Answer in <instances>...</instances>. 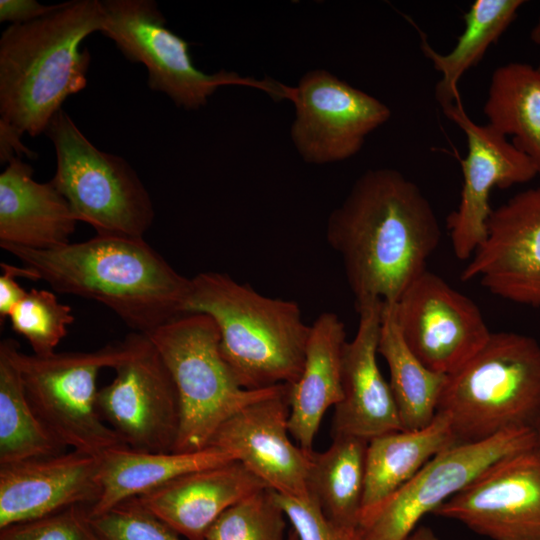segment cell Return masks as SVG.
I'll return each instance as SVG.
<instances>
[{
  "instance_id": "484cf974",
  "label": "cell",
  "mask_w": 540,
  "mask_h": 540,
  "mask_svg": "<svg viewBox=\"0 0 540 540\" xmlns=\"http://www.w3.org/2000/svg\"><path fill=\"white\" fill-rule=\"evenodd\" d=\"M487 124L533 162L540 175V72L536 67L511 62L496 68L483 106Z\"/></svg>"
},
{
  "instance_id": "60d3db41",
  "label": "cell",
  "mask_w": 540,
  "mask_h": 540,
  "mask_svg": "<svg viewBox=\"0 0 540 540\" xmlns=\"http://www.w3.org/2000/svg\"><path fill=\"white\" fill-rule=\"evenodd\" d=\"M287 540H298L295 532L293 531V529L291 527H290V530H289V535H288Z\"/></svg>"
},
{
  "instance_id": "44dd1931",
  "label": "cell",
  "mask_w": 540,
  "mask_h": 540,
  "mask_svg": "<svg viewBox=\"0 0 540 540\" xmlns=\"http://www.w3.org/2000/svg\"><path fill=\"white\" fill-rule=\"evenodd\" d=\"M33 168L11 159L0 174V245L54 249L70 243L77 220L49 181L33 179Z\"/></svg>"
},
{
  "instance_id": "ba28073f",
  "label": "cell",
  "mask_w": 540,
  "mask_h": 540,
  "mask_svg": "<svg viewBox=\"0 0 540 540\" xmlns=\"http://www.w3.org/2000/svg\"><path fill=\"white\" fill-rule=\"evenodd\" d=\"M44 133L56 151V172L50 182L76 220L92 226L96 235L143 238L155 212L131 165L94 146L62 109Z\"/></svg>"
},
{
  "instance_id": "1f68e13d",
  "label": "cell",
  "mask_w": 540,
  "mask_h": 540,
  "mask_svg": "<svg viewBox=\"0 0 540 540\" xmlns=\"http://www.w3.org/2000/svg\"><path fill=\"white\" fill-rule=\"evenodd\" d=\"M104 540H183L175 530L146 509L137 497L97 516H90Z\"/></svg>"
},
{
  "instance_id": "8d00e7d4",
  "label": "cell",
  "mask_w": 540,
  "mask_h": 540,
  "mask_svg": "<svg viewBox=\"0 0 540 540\" xmlns=\"http://www.w3.org/2000/svg\"><path fill=\"white\" fill-rule=\"evenodd\" d=\"M23 133L13 125L0 119V162L7 163L15 158L26 155L30 159L37 157V154L29 150L21 141Z\"/></svg>"
},
{
  "instance_id": "f1b7e54d",
  "label": "cell",
  "mask_w": 540,
  "mask_h": 540,
  "mask_svg": "<svg viewBox=\"0 0 540 540\" xmlns=\"http://www.w3.org/2000/svg\"><path fill=\"white\" fill-rule=\"evenodd\" d=\"M43 426L24 390L10 339L0 342V464L66 452Z\"/></svg>"
},
{
  "instance_id": "5bb4252c",
  "label": "cell",
  "mask_w": 540,
  "mask_h": 540,
  "mask_svg": "<svg viewBox=\"0 0 540 540\" xmlns=\"http://www.w3.org/2000/svg\"><path fill=\"white\" fill-rule=\"evenodd\" d=\"M433 514L490 540H540V448L499 460Z\"/></svg>"
},
{
  "instance_id": "5b68a950",
  "label": "cell",
  "mask_w": 540,
  "mask_h": 540,
  "mask_svg": "<svg viewBox=\"0 0 540 540\" xmlns=\"http://www.w3.org/2000/svg\"><path fill=\"white\" fill-rule=\"evenodd\" d=\"M437 412L448 415L457 444L533 428L540 416L539 342L517 332H491L474 356L447 375Z\"/></svg>"
},
{
  "instance_id": "f35d334b",
  "label": "cell",
  "mask_w": 540,
  "mask_h": 540,
  "mask_svg": "<svg viewBox=\"0 0 540 540\" xmlns=\"http://www.w3.org/2000/svg\"><path fill=\"white\" fill-rule=\"evenodd\" d=\"M530 38L536 45L540 46V18L537 21L536 25L533 27ZM536 68L540 72V61Z\"/></svg>"
},
{
  "instance_id": "52a82bcc",
  "label": "cell",
  "mask_w": 540,
  "mask_h": 540,
  "mask_svg": "<svg viewBox=\"0 0 540 540\" xmlns=\"http://www.w3.org/2000/svg\"><path fill=\"white\" fill-rule=\"evenodd\" d=\"M146 336L165 362L178 394L180 428L173 452L205 448L227 419L280 386L241 387L221 354L220 333L208 315H182Z\"/></svg>"
},
{
  "instance_id": "30bf717a",
  "label": "cell",
  "mask_w": 540,
  "mask_h": 540,
  "mask_svg": "<svg viewBox=\"0 0 540 540\" xmlns=\"http://www.w3.org/2000/svg\"><path fill=\"white\" fill-rule=\"evenodd\" d=\"M536 445L534 429L523 427L443 450L359 523L362 540H406L426 514L434 513L491 465Z\"/></svg>"
},
{
  "instance_id": "603a6c76",
  "label": "cell",
  "mask_w": 540,
  "mask_h": 540,
  "mask_svg": "<svg viewBox=\"0 0 540 540\" xmlns=\"http://www.w3.org/2000/svg\"><path fill=\"white\" fill-rule=\"evenodd\" d=\"M455 444L450 419L442 412H437L423 428L393 431L369 440L359 523L407 484L434 456Z\"/></svg>"
},
{
  "instance_id": "4dcf8cb0",
  "label": "cell",
  "mask_w": 540,
  "mask_h": 540,
  "mask_svg": "<svg viewBox=\"0 0 540 540\" xmlns=\"http://www.w3.org/2000/svg\"><path fill=\"white\" fill-rule=\"evenodd\" d=\"M13 331L30 344L39 356L55 352L74 322L72 309L59 302L53 292L31 289L13 308L9 317Z\"/></svg>"
},
{
  "instance_id": "8fae6325",
  "label": "cell",
  "mask_w": 540,
  "mask_h": 540,
  "mask_svg": "<svg viewBox=\"0 0 540 540\" xmlns=\"http://www.w3.org/2000/svg\"><path fill=\"white\" fill-rule=\"evenodd\" d=\"M290 101L295 107L291 140L309 164L351 158L367 136L391 117L382 101L324 69L306 72L291 87Z\"/></svg>"
},
{
  "instance_id": "e575fe53",
  "label": "cell",
  "mask_w": 540,
  "mask_h": 540,
  "mask_svg": "<svg viewBox=\"0 0 540 540\" xmlns=\"http://www.w3.org/2000/svg\"><path fill=\"white\" fill-rule=\"evenodd\" d=\"M63 3L45 5L35 0H0V22L29 23L57 11Z\"/></svg>"
},
{
  "instance_id": "2e32d148",
  "label": "cell",
  "mask_w": 540,
  "mask_h": 540,
  "mask_svg": "<svg viewBox=\"0 0 540 540\" xmlns=\"http://www.w3.org/2000/svg\"><path fill=\"white\" fill-rule=\"evenodd\" d=\"M506 300L540 307V186L492 209L486 235L461 273Z\"/></svg>"
},
{
  "instance_id": "9c48e42d",
  "label": "cell",
  "mask_w": 540,
  "mask_h": 540,
  "mask_svg": "<svg viewBox=\"0 0 540 540\" xmlns=\"http://www.w3.org/2000/svg\"><path fill=\"white\" fill-rule=\"evenodd\" d=\"M100 32L111 39L124 57L141 63L148 72V87L167 95L177 107L198 110L215 91L227 85L256 88L276 101L289 100L290 86L275 80L243 77L224 69L208 74L192 60L190 43L166 26L153 0L101 1Z\"/></svg>"
},
{
  "instance_id": "d6986e66",
  "label": "cell",
  "mask_w": 540,
  "mask_h": 540,
  "mask_svg": "<svg viewBox=\"0 0 540 540\" xmlns=\"http://www.w3.org/2000/svg\"><path fill=\"white\" fill-rule=\"evenodd\" d=\"M99 471V458L76 450L0 464V529L90 508L100 495Z\"/></svg>"
},
{
  "instance_id": "cb8c5ba5",
  "label": "cell",
  "mask_w": 540,
  "mask_h": 540,
  "mask_svg": "<svg viewBox=\"0 0 540 540\" xmlns=\"http://www.w3.org/2000/svg\"><path fill=\"white\" fill-rule=\"evenodd\" d=\"M99 459L100 495L89 508L91 517L151 492L179 476L234 461L214 446L166 453L119 446L107 450Z\"/></svg>"
},
{
  "instance_id": "7a4b0ae2",
  "label": "cell",
  "mask_w": 540,
  "mask_h": 540,
  "mask_svg": "<svg viewBox=\"0 0 540 540\" xmlns=\"http://www.w3.org/2000/svg\"><path fill=\"white\" fill-rule=\"evenodd\" d=\"M0 246L21 261L30 280L97 301L136 333L147 335L185 315L190 278L175 271L143 238L96 235L42 250Z\"/></svg>"
},
{
  "instance_id": "277c9868",
  "label": "cell",
  "mask_w": 540,
  "mask_h": 540,
  "mask_svg": "<svg viewBox=\"0 0 540 540\" xmlns=\"http://www.w3.org/2000/svg\"><path fill=\"white\" fill-rule=\"evenodd\" d=\"M183 311L215 321L221 354L244 389L298 380L311 325L296 302L264 296L225 273L209 271L190 278Z\"/></svg>"
},
{
  "instance_id": "e0dca14e",
  "label": "cell",
  "mask_w": 540,
  "mask_h": 540,
  "mask_svg": "<svg viewBox=\"0 0 540 540\" xmlns=\"http://www.w3.org/2000/svg\"><path fill=\"white\" fill-rule=\"evenodd\" d=\"M289 414V385L282 384L227 419L207 446L226 452L276 493L307 499L313 450L292 441Z\"/></svg>"
},
{
  "instance_id": "ffe728a7",
  "label": "cell",
  "mask_w": 540,
  "mask_h": 540,
  "mask_svg": "<svg viewBox=\"0 0 540 540\" xmlns=\"http://www.w3.org/2000/svg\"><path fill=\"white\" fill-rule=\"evenodd\" d=\"M265 487L242 463L230 461L179 476L137 498L186 540H204L221 514Z\"/></svg>"
},
{
  "instance_id": "9a60e30c",
  "label": "cell",
  "mask_w": 540,
  "mask_h": 540,
  "mask_svg": "<svg viewBox=\"0 0 540 540\" xmlns=\"http://www.w3.org/2000/svg\"><path fill=\"white\" fill-rule=\"evenodd\" d=\"M465 134L467 155L461 160L462 188L458 207L447 218L454 255L469 260L486 235L492 212L490 193L523 184L538 175L530 158L489 124L467 114L461 99L442 108Z\"/></svg>"
},
{
  "instance_id": "7402d4cb",
  "label": "cell",
  "mask_w": 540,
  "mask_h": 540,
  "mask_svg": "<svg viewBox=\"0 0 540 540\" xmlns=\"http://www.w3.org/2000/svg\"><path fill=\"white\" fill-rule=\"evenodd\" d=\"M346 342L345 325L335 313L324 312L311 325L301 374L289 385V431L306 451L313 450L326 411L342 399Z\"/></svg>"
},
{
  "instance_id": "ab89813d",
  "label": "cell",
  "mask_w": 540,
  "mask_h": 540,
  "mask_svg": "<svg viewBox=\"0 0 540 540\" xmlns=\"http://www.w3.org/2000/svg\"><path fill=\"white\" fill-rule=\"evenodd\" d=\"M533 429L535 431L536 440H537V446L540 448V416L538 417L537 421L535 422Z\"/></svg>"
},
{
  "instance_id": "7c38bea8",
  "label": "cell",
  "mask_w": 540,
  "mask_h": 540,
  "mask_svg": "<svg viewBox=\"0 0 540 540\" xmlns=\"http://www.w3.org/2000/svg\"><path fill=\"white\" fill-rule=\"evenodd\" d=\"M394 306L404 342L436 373L457 371L491 334L476 303L428 270L407 287Z\"/></svg>"
},
{
  "instance_id": "ac0fdd59",
  "label": "cell",
  "mask_w": 540,
  "mask_h": 540,
  "mask_svg": "<svg viewBox=\"0 0 540 540\" xmlns=\"http://www.w3.org/2000/svg\"><path fill=\"white\" fill-rule=\"evenodd\" d=\"M355 306L358 328L343 349V395L334 407L332 435L369 441L404 429L390 384L377 362L383 301L372 298L355 303Z\"/></svg>"
},
{
  "instance_id": "3957f363",
  "label": "cell",
  "mask_w": 540,
  "mask_h": 540,
  "mask_svg": "<svg viewBox=\"0 0 540 540\" xmlns=\"http://www.w3.org/2000/svg\"><path fill=\"white\" fill-rule=\"evenodd\" d=\"M98 0H73L0 38V119L23 134L44 133L64 101L84 89L90 53L82 41L100 32Z\"/></svg>"
},
{
  "instance_id": "836d02e7",
  "label": "cell",
  "mask_w": 540,
  "mask_h": 540,
  "mask_svg": "<svg viewBox=\"0 0 540 540\" xmlns=\"http://www.w3.org/2000/svg\"><path fill=\"white\" fill-rule=\"evenodd\" d=\"M275 494L298 540H362L358 528L329 520L311 496L299 499Z\"/></svg>"
},
{
  "instance_id": "8992f818",
  "label": "cell",
  "mask_w": 540,
  "mask_h": 540,
  "mask_svg": "<svg viewBox=\"0 0 540 540\" xmlns=\"http://www.w3.org/2000/svg\"><path fill=\"white\" fill-rule=\"evenodd\" d=\"M146 335L134 333L124 341L90 352L28 355L10 339L12 358L26 397L47 431L64 447L96 458L125 446L102 420L97 408V376L114 368L141 346Z\"/></svg>"
},
{
  "instance_id": "f546056e",
  "label": "cell",
  "mask_w": 540,
  "mask_h": 540,
  "mask_svg": "<svg viewBox=\"0 0 540 540\" xmlns=\"http://www.w3.org/2000/svg\"><path fill=\"white\" fill-rule=\"evenodd\" d=\"M288 525L275 491L265 487L221 514L204 540H287Z\"/></svg>"
},
{
  "instance_id": "d6a6232c",
  "label": "cell",
  "mask_w": 540,
  "mask_h": 540,
  "mask_svg": "<svg viewBox=\"0 0 540 540\" xmlns=\"http://www.w3.org/2000/svg\"><path fill=\"white\" fill-rule=\"evenodd\" d=\"M0 540H104L93 527L89 506L75 505L49 516L0 529Z\"/></svg>"
},
{
  "instance_id": "6da1fadb",
  "label": "cell",
  "mask_w": 540,
  "mask_h": 540,
  "mask_svg": "<svg viewBox=\"0 0 540 540\" xmlns=\"http://www.w3.org/2000/svg\"><path fill=\"white\" fill-rule=\"evenodd\" d=\"M441 237L434 208L418 185L389 168L364 172L326 226L355 303H396L427 270Z\"/></svg>"
},
{
  "instance_id": "74e56055",
  "label": "cell",
  "mask_w": 540,
  "mask_h": 540,
  "mask_svg": "<svg viewBox=\"0 0 540 540\" xmlns=\"http://www.w3.org/2000/svg\"><path fill=\"white\" fill-rule=\"evenodd\" d=\"M406 540H439L435 532L428 526H418Z\"/></svg>"
},
{
  "instance_id": "d4e9b609",
  "label": "cell",
  "mask_w": 540,
  "mask_h": 540,
  "mask_svg": "<svg viewBox=\"0 0 540 540\" xmlns=\"http://www.w3.org/2000/svg\"><path fill=\"white\" fill-rule=\"evenodd\" d=\"M368 441L335 436L322 452H311L307 478L309 495L331 521L358 528L365 485Z\"/></svg>"
},
{
  "instance_id": "83f0119b",
  "label": "cell",
  "mask_w": 540,
  "mask_h": 540,
  "mask_svg": "<svg viewBox=\"0 0 540 540\" xmlns=\"http://www.w3.org/2000/svg\"><path fill=\"white\" fill-rule=\"evenodd\" d=\"M523 0H476L465 12V28L454 48L447 54L435 51L421 36V50L441 79L435 97L441 107L460 99L458 82L463 74L477 65L487 49L502 36L515 20Z\"/></svg>"
},
{
  "instance_id": "4fadbf2b",
  "label": "cell",
  "mask_w": 540,
  "mask_h": 540,
  "mask_svg": "<svg viewBox=\"0 0 540 540\" xmlns=\"http://www.w3.org/2000/svg\"><path fill=\"white\" fill-rule=\"evenodd\" d=\"M114 379L98 391L102 420L121 442L147 452H173L180 405L171 374L146 336L130 357L113 368Z\"/></svg>"
},
{
  "instance_id": "d590c367",
  "label": "cell",
  "mask_w": 540,
  "mask_h": 540,
  "mask_svg": "<svg viewBox=\"0 0 540 540\" xmlns=\"http://www.w3.org/2000/svg\"><path fill=\"white\" fill-rule=\"evenodd\" d=\"M2 274L0 276V323L9 317L13 308L24 298L25 291L16 281L17 277L30 280L29 272L24 267H17L2 262L0 264Z\"/></svg>"
},
{
  "instance_id": "4316f807",
  "label": "cell",
  "mask_w": 540,
  "mask_h": 540,
  "mask_svg": "<svg viewBox=\"0 0 540 540\" xmlns=\"http://www.w3.org/2000/svg\"><path fill=\"white\" fill-rule=\"evenodd\" d=\"M378 354L387 363L403 429L428 425L437 413L447 375L428 369L408 348L397 324L394 303L383 302Z\"/></svg>"
}]
</instances>
